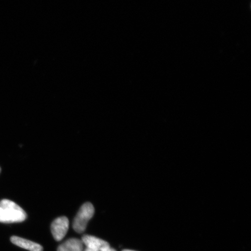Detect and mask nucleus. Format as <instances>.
<instances>
[{"instance_id":"obj_1","label":"nucleus","mask_w":251,"mask_h":251,"mask_svg":"<svg viewBox=\"0 0 251 251\" xmlns=\"http://www.w3.org/2000/svg\"><path fill=\"white\" fill-rule=\"evenodd\" d=\"M26 218V213L17 203L9 200H2L0 201V222L3 224L21 223Z\"/></svg>"},{"instance_id":"obj_2","label":"nucleus","mask_w":251,"mask_h":251,"mask_svg":"<svg viewBox=\"0 0 251 251\" xmlns=\"http://www.w3.org/2000/svg\"><path fill=\"white\" fill-rule=\"evenodd\" d=\"M95 212L92 203H84L75 216L73 222V228L77 233H82L86 230L87 225L93 218Z\"/></svg>"},{"instance_id":"obj_3","label":"nucleus","mask_w":251,"mask_h":251,"mask_svg":"<svg viewBox=\"0 0 251 251\" xmlns=\"http://www.w3.org/2000/svg\"><path fill=\"white\" fill-rule=\"evenodd\" d=\"M68 219L62 216L54 220L51 226V233L54 239L60 241L67 234L69 229Z\"/></svg>"},{"instance_id":"obj_4","label":"nucleus","mask_w":251,"mask_h":251,"mask_svg":"<svg viewBox=\"0 0 251 251\" xmlns=\"http://www.w3.org/2000/svg\"><path fill=\"white\" fill-rule=\"evenodd\" d=\"M81 241L87 248L97 251H100L110 247L109 243L106 241L93 236V235H83Z\"/></svg>"},{"instance_id":"obj_5","label":"nucleus","mask_w":251,"mask_h":251,"mask_svg":"<svg viewBox=\"0 0 251 251\" xmlns=\"http://www.w3.org/2000/svg\"><path fill=\"white\" fill-rule=\"evenodd\" d=\"M11 241L16 246L30 251H43V248L41 245L20 237L12 236L11 238Z\"/></svg>"},{"instance_id":"obj_6","label":"nucleus","mask_w":251,"mask_h":251,"mask_svg":"<svg viewBox=\"0 0 251 251\" xmlns=\"http://www.w3.org/2000/svg\"><path fill=\"white\" fill-rule=\"evenodd\" d=\"M83 243L77 238H70L58 248L57 251H83Z\"/></svg>"},{"instance_id":"obj_7","label":"nucleus","mask_w":251,"mask_h":251,"mask_svg":"<svg viewBox=\"0 0 251 251\" xmlns=\"http://www.w3.org/2000/svg\"><path fill=\"white\" fill-rule=\"evenodd\" d=\"M100 251H117L115 249H112V248H111L110 247L106 248V249H103Z\"/></svg>"},{"instance_id":"obj_8","label":"nucleus","mask_w":251,"mask_h":251,"mask_svg":"<svg viewBox=\"0 0 251 251\" xmlns=\"http://www.w3.org/2000/svg\"><path fill=\"white\" fill-rule=\"evenodd\" d=\"M122 251H133V250H124Z\"/></svg>"},{"instance_id":"obj_9","label":"nucleus","mask_w":251,"mask_h":251,"mask_svg":"<svg viewBox=\"0 0 251 251\" xmlns=\"http://www.w3.org/2000/svg\"><path fill=\"white\" fill-rule=\"evenodd\" d=\"M0 172H1V168H0Z\"/></svg>"}]
</instances>
